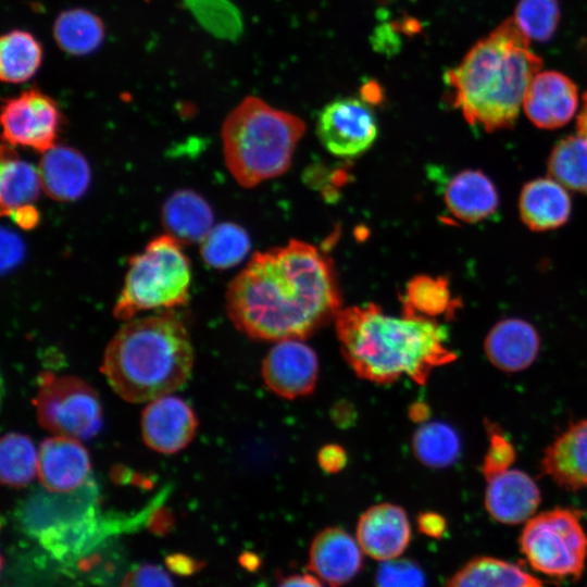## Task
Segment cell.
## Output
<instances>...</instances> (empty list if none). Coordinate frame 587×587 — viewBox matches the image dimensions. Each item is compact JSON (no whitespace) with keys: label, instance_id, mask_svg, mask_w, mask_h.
I'll return each mask as SVG.
<instances>
[{"label":"cell","instance_id":"obj_1","mask_svg":"<svg viewBox=\"0 0 587 587\" xmlns=\"http://www.w3.org/2000/svg\"><path fill=\"white\" fill-rule=\"evenodd\" d=\"M340 304L329 260L296 239L254 253L226 291V310L235 327L262 341L303 339L335 320Z\"/></svg>","mask_w":587,"mask_h":587},{"label":"cell","instance_id":"obj_2","mask_svg":"<svg viewBox=\"0 0 587 587\" xmlns=\"http://www.w3.org/2000/svg\"><path fill=\"white\" fill-rule=\"evenodd\" d=\"M340 352L361 378L390 384L408 376L427 383L432 372L457 354L448 348L447 330L429 317L386 314L377 304L349 307L335 317Z\"/></svg>","mask_w":587,"mask_h":587},{"label":"cell","instance_id":"obj_3","mask_svg":"<svg viewBox=\"0 0 587 587\" xmlns=\"http://www.w3.org/2000/svg\"><path fill=\"white\" fill-rule=\"evenodd\" d=\"M541 66L530 40L510 17L478 40L445 77L452 104L467 123L495 132L513 126Z\"/></svg>","mask_w":587,"mask_h":587},{"label":"cell","instance_id":"obj_4","mask_svg":"<svg viewBox=\"0 0 587 587\" xmlns=\"http://www.w3.org/2000/svg\"><path fill=\"white\" fill-rule=\"evenodd\" d=\"M193 349L184 324L171 315L127 321L108 344L101 371L130 403L171 395L189 378Z\"/></svg>","mask_w":587,"mask_h":587},{"label":"cell","instance_id":"obj_5","mask_svg":"<svg viewBox=\"0 0 587 587\" xmlns=\"http://www.w3.org/2000/svg\"><path fill=\"white\" fill-rule=\"evenodd\" d=\"M305 132L304 122L258 97H247L226 116L222 141L226 166L247 188L282 175Z\"/></svg>","mask_w":587,"mask_h":587},{"label":"cell","instance_id":"obj_6","mask_svg":"<svg viewBox=\"0 0 587 587\" xmlns=\"http://www.w3.org/2000/svg\"><path fill=\"white\" fill-rule=\"evenodd\" d=\"M128 263L122 292L113 308L114 317L129 321L138 312L172 309L187 302L191 270L174 237H155Z\"/></svg>","mask_w":587,"mask_h":587},{"label":"cell","instance_id":"obj_7","mask_svg":"<svg viewBox=\"0 0 587 587\" xmlns=\"http://www.w3.org/2000/svg\"><path fill=\"white\" fill-rule=\"evenodd\" d=\"M582 512L555 508L530 519L521 535V548L530 565L552 577L578 578L587 555Z\"/></svg>","mask_w":587,"mask_h":587},{"label":"cell","instance_id":"obj_8","mask_svg":"<svg viewBox=\"0 0 587 587\" xmlns=\"http://www.w3.org/2000/svg\"><path fill=\"white\" fill-rule=\"evenodd\" d=\"M34 400L37 421L55 436L87 440L102 427V407L97 391L72 375H41Z\"/></svg>","mask_w":587,"mask_h":587},{"label":"cell","instance_id":"obj_9","mask_svg":"<svg viewBox=\"0 0 587 587\" xmlns=\"http://www.w3.org/2000/svg\"><path fill=\"white\" fill-rule=\"evenodd\" d=\"M61 123L58 103L37 88L7 99L1 109L2 136L8 145L41 153L57 145Z\"/></svg>","mask_w":587,"mask_h":587},{"label":"cell","instance_id":"obj_10","mask_svg":"<svg viewBox=\"0 0 587 587\" xmlns=\"http://www.w3.org/2000/svg\"><path fill=\"white\" fill-rule=\"evenodd\" d=\"M316 133L324 148L340 158L366 151L378 134L370 105L357 98H340L326 104L317 117Z\"/></svg>","mask_w":587,"mask_h":587},{"label":"cell","instance_id":"obj_11","mask_svg":"<svg viewBox=\"0 0 587 587\" xmlns=\"http://www.w3.org/2000/svg\"><path fill=\"white\" fill-rule=\"evenodd\" d=\"M264 385L284 399L310 395L317 384L319 360L302 339L276 341L261 364Z\"/></svg>","mask_w":587,"mask_h":587},{"label":"cell","instance_id":"obj_12","mask_svg":"<svg viewBox=\"0 0 587 587\" xmlns=\"http://www.w3.org/2000/svg\"><path fill=\"white\" fill-rule=\"evenodd\" d=\"M140 425L142 439L150 449L174 454L191 442L198 421L189 404L171 394L148 402Z\"/></svg>","mask_w":587,"mask_h":587},{"label":"cell","instance_id":"obj_13","mask_svg":"<svg viewBox=\"0 0 587 587\" xmlns=\"http://www.w3.org/2000/svg\"><path fill=\"white\" fill-rule=\"evenodd\" d=\"M91 460L80 440L55 436L38 448L37 477L52 492H71L83 488L90 475Z\"/></svg>","mask_w":587,"mask_h":587},{"label":"cell","instance_id":"obj_14","mask_svg":"<svg viewBox=\"0 0 587 587\" xmlns=\"http://www.w3.org/2000/svg\"><path fill=\"white\" fill-rule=\"evenodd\" d=\"M578 107L574 82L557 71H540L532 79L523 100L527 117L537 127L554 129L572 120Z\"/></svg>","mask_w":587,"mask_h":587},{"label":"cell","instance_id":"obj_15","mask_svg":"<svg viewBox=\"0 0 587 587\" xmlns=\"http://www.w3.org/2000/svg\"><path fill=\"white\" fill-rule=\"evenodd\" d=\"M79 489L71 492L48 490L50 495L32 498L20 514L24 529L39 538L96 515L95 495Z\"/></svg>","mask_w":587,"mask_h":587},{"label":"cell","instance_id":"obj_16","mask_svg":"<svg viewBox=\"0 0 587 587\" xmlns=\"http://www.w3.org/2000/svg\"><path fill=\"white\" fill-rule=\"evenodd\" d=\"M362 551L358 540L345 529L327 527L312 540L308 569L330 587H341L361 571Z\"/></svg>","mask_w":587,"mask_h":587},{"label":"cell","instance_id":"obj_17","mask_svg":"<svg viewBox=\"0 0 587 587\" xmlns=\"http://www.w3.org/2000/svg\"><path fill=\"white\" fill-rule=\"evenodd\" d=\"M411 526L405 511L394 503L369 508L357 525V540L371 558L387 561L399 557L408 547Z\"/></svg>","mask_w":587,"mask_h":587},{"label":"cell","instance_id":"obj_18","mask_svg":"<svg viewBox=\"0 0 587 587\" xmlns=\"http://www.w3.org/2000/svg\"><path fill=\"white\" fill-rule=\"evenodd\" d=\"M540 349V338L528 322L510 317L492 326L484 341L488 361L505 373H516L529 367Z\"/></svg>","mask_w":587,"mask_h":587},{"label":"cell","instance_id":"obj_19","mask_svg":"<svg viewBox=\"0 0 587 587\" xmlns=\"http://www.w3.org/2000/svg\"><path fill=\"white\" fill-rule=\"evenodd\" d=\"M487 483L485 507L489 515L500 523L524 522L540 503L537 484L523 471L510 469Z\"/></svg>","mask_w":587,"mask_h":587},{"label":"cell","instance_id":"obj_20","mask_svg":"<svg viewBox=\"0 0 587 587\" xmlns=\"http://www.w3.org/2000/svg\"><path fill=\"white\" fill-rule=\"evenodd\" d=\"M541 467L560 487H587V419L572 424L546 449Z\"/></svg>","mask_w":587,"mask_h":587},{"label":"cell","instance_id":"obj_21","mask_svg":"<svg viewBox=\"0 0 587 587\" xmlns=\"http://www.w3.org/2000/svg\"><path fill=\"white\" fill-rule=\"evenodd\" d=\"M42 154L38 172L46 195L62 202L80 198L90 183L86 158L72 147L57 145Z\"/></svg>","mask_w":587,"mask_h":587},{"label":"cell","instance_id":"obj_22","mask_svg":"<svg viewBox=\"0 0 587 587\" xmlns=\"http://www.w3.org/2000/svg\"><path fill=\"white\" fill-rule=\"evenodd\" d=\"M571 208L565 187L551 177L528 182L520 195L521 218L534 232L551 230L564 225Z\"/></svg>","mask_w":587,"mask_h":587},{"label":"cell","instance_id":"obj_23","mask_svg":"<svg viewBox=\"0 0 587 587\" xmlns=\"http://www.w3.org/2000/svg\"><path fill=\"white\" fill-rule=\"evenodd\" d=\"M444 199L451 214L466 223H476L494 215L499 197L492 182L479 170H465L446 185Z\"/></svg>","mask_w":587,"mask_h":587},{"label":"cell","instance_id":"obj_24","mask_svg":"<svg viewBox=\"0 0 587 587\" xmlns=\"http://www.w3.org/2000/svg\"><path fill=\"white\" fill-rule=\"evenodd\" d=\"M162 222L167 234L179 243L201 242L213 227V213L202 197L184 189L166 199Z\"/></svg>","mask_w":587,"mask_h":587},{"label":"cell","instance_id":"obj_25","mask_svg":"<svg viewBox=\"0 0 587 587\" xmlns=\"http://www.w3.org/2000/svg\"><path fill=\"white\" fill-rule=\"evenodd\" d=\"M41 188L38 168L16 157L9 147H2L0 172V207L2 215L30 205Z\"/></svg>","mask_w":587,"mask_h":587},{"label":"cell","instance_id":"obj_26","mask_svg":"<svg viewBox=\"0 0 587 587\" xmlns=\"http://www.w3.org/2000/svg\"><path fill=\"white\" fill-rule=\"evenodd\" d=\"M445 587H542L540 582L515 564L475 558L459 570Z\"/></svg>","mask_w":587,"mask_h":587},{"label":"cell","instance_id":"obj_27","mask_svg":"<svg viewBox=\"0 0 587 587\" xmlns=\"http://www.w3.org/2000/svg\"><path fill=\"white\" fill-rule=\"evenodd\" d=\"M53 37L62 51L72 55H85L102 43L104 25L100 17L88 10L70 9L55 18Z\"/></svg>","mask_w":587,"mask_h":587},{"label":"cell","instance_id":"obj_28","mask_svg":"<svg viewBox=\"0 0 587 587\" xmlns=\"http://www.w3.org/2000/svg\"><path fill=\"white\" fill-rule=\"evenodd\" d=\"M42 61L40 42L29 32L14 29L0 40V77L9 84H20L32 78Z\"/></svg>","mask_w":587,"mask_h":587},{"label":"cell","instance_id":"obj_29","mask_svg":"<svg viewBox=\"0 0 587 587\" xmlns=\"http://www.w3.org/2000/svg\"><path fill=\"white\" fill-rule=\"evenodd\" d=\"M548 173L563 187L587 192V137L577 133L560 140L549 155Z\"/></svg>","mask_w":587,"mask_h":587},{"label":"cell","instance_id":"obj_30","mask_svg":"<svg viewBox=\"0 0 587 587\" xmlns=\"http://www.w3.org/2000/svg\"><path fill=\"white\" fill-rule=\"evenodd\" d=\"M412 449L416 459L426 466L442 469L457 461L461 441L450 425L430 422L416 429L412 438Z\"/></svg>","mask_w":587,"mask_h":587},{"label":"cell","instance_id":"obj_31","mask_svg":"<svg viewBox=\"0 0 587 587\" xmlns=\"http://www.w3.org/2000/svg\"><path fill=\"white\" fill-rule=\"evenodd\" d=\"M38 450L24 434H5L0 442L1 482L13 488L29 485L37 475Z\"/></svg>","mask_w":587,"mask_h":587},{"label":"cell","instance_id":"obj_32","mask_svg":"<svg viewBox=\"0 0 587 587\" xmlns=\"http://www.w3.org/2000/svg\"><path fill=\"white\" fill-rule=\"evenodd\" d=\"M459 302H455L444 277L420 275L408 284L403 298V313L425 317H436L453 313Z\"/></svg>","mask_w":587,"mask_h":587},{"label":"cell","instance_id":"obj_33","mask_svg":"<svg viewBox=\"0 0 587 587\" xmlns=\"http://www.w3.org/2000/svg\"><path fill=\"white\" fill-rule=\"evenodd\" d=\"M200 243L203 261L217 270L238 264L250 250L247 232L234 223H222L212 227Z\"/></svg>","mask_w":587,"mask_h":587},{"label":"cell","instance_id":"obj_34","mask_svg":"<svg viewBox=\"0 0 587 587\" xmlns=\"http://www.w3.org/2000/svg\"><path fill=\"white\" fill-rule=\"evenodd\" d=\"M513 18L529 40L546 41L558 27L559 3L557 0H520Z\"/></svg>","mask_w":587,"mask_h":587},{"label":"cell","instance_id":"obj_35","mask_svg":"<svg viewBox=\"0 0 587 587\" xmlns=\"http://www.w3.org/2000/svg\"><path fill=\"white\" fill-rule=\"evenodd\" d=\"M486 429L489 446L484 457L480 471L486 478H490L510 470L516 458L513 444L508 440L498 426L487 421Z\"/></svg>","mask_w":587,"mask_h":587},{"label":"cell","instance_id":"obj_36","mask_svg":"<svg viewBox=\"0 0 587 587\" xmlns=\"http://www.w3.org/2000/svg\"><path fill=\"white\" fill-rule=\"evenodd\" d=\"M421 566L409 559L383 561L375 575V587H425Z\"/></svg>","mask_w":587,"mask_h":587},{"label":"cell","instance_id":"obj_37","mask_svg":"<svg viewBox=\"0 0 587 587\" xmlns=\"http://www.w3.org/2000/svg\"><path fill=\"white\" fill-rule=\"evenodd\" d=\"M121 587H174L165 571L154 564L135 566L123 579Z\"/></svg>","mask_w":587,"mask_h":587},{"label":"cell","instance_id":"obj_38","mask_svg":"<svg viewBox=\"0 0 587 587\" xmlns=\"http://www.w3.org/2000/svg\"><path fill=\"white\" fill-rule=\"evenodd\" d=\"M317 462L324 472L335 474L345 467L347 463V453L341 446L337 444H327L320 449Z\"/></svg>","mask_w":587,"mask_h":587},{"label":"cell","instance_id":"obj_39","mask_svg":"<svg viewBox=\"0 0 587 587\" xmlns=\"http://www.w3.org/2000/svg\"><path fill=\"white\" fill-rule=\"evenodd\" d=\"M419 530L432 538H441L447 529L446 519L436 512H422L417 516Z\"/></svg>","mask_w":587,"mask_h":587},{"label":"cell","instance_id":"obj_40","mask_svg":"<svg viewBox=\"0 0 587 587\" xmlns=\"http://www.w3.org/2000/svg\"><path fill=\"white\" fill-rule=\"evenodd\" d=\"M167 566L177 574H192L200 569V562L184 554H172L166 558Z\"/></svg>","mask_w":587,"mask_h":587},{"label":"cell","instance_id":"obj_41","mask_svg":"<svg viewBox=\"0 0 587 587\" xmlns=\"http://www.w3.org/2000/svg\"><path fill=\"white\" fill-rule=\"evenodd\" d=\"M9 216L24 229H32L39 222V213L33 204L16 209Z\"/></svg>","mask_w":587,"mask_h":587},{"label":"cell","instance_id":"obj_42","mask_svg":"<svg viewBox=\"0 0 587 587\" xmlns=\"http://www.w3.org/2000/svg\"><path fill=\"white\" fill-rule=\"evenodd\" d=\"M277 587H324L320 578L309 574H291L280 579Z\"/></svg>","mask_w":587,"mask_h":587},{"label":"cell","instance_id":"obj_43","mask_svg":"<svg viewBox=\"0 0 587 587\" xmlns=\"http://www.w3.org/2000/svg\"><path fill=\"white\" fill-rule=\"evenodd\" d=\"M430 414V409L424 402L417 401L409 408V417L416 423H424Z\"/></svg>","mask_w":587,"mask_h":587},{"label":"cell","instance_id":"obj_44","mask_svg":"<svg viewBox=\"0 0 587 587\" xmlns=\"http://www.w3.org/2000/svg\"><path fill=\"white\" fill-rule=\"evenodd\" d=\"M577 133L587 137V91L583 98V107L577 117Z\"/></svg>","mask_w":587,"mask_h":587}]
</instances>
